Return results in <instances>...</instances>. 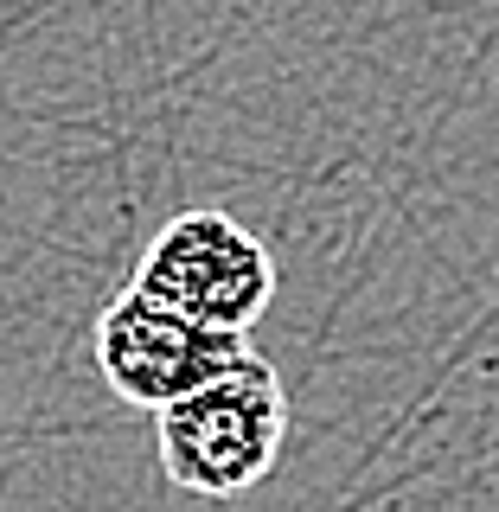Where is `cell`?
I'll return each instance as SVG.
<instances>
[{
  "mask_svg": "<svg viewBox=\"0 0 499 512\" xmlns=\"http://www.w3.org/2000/svg\"><path fill=\"white\" fill-rule=\"evenodd\" d=\"M288 436L282 378L263 359H244L231 378L192 391L186 404L160 410V468L173 487L231 500L276 468V448Z\"/></svg>",
  "mask_w": 499,
  "mask_h": 512,
  "instance_id": "6da1fadb",
  "label": "cell"
},
{
  "mask_svg": "<svg viewBox=\"0 0 499 512\" xmlns=\"http://www.w3.org/2000/svg\"><path fill=\"white\" fill-rule=\"evenodd\" d=\"M135 288L167 301L173 314L199 320V327L250 333L256 314L276 295V263H269L263 237H250L231 212L192 205L148 244V256L135 269Z\"/></svg>",
  "mask_w": 499,
  "mask_h": 512,
  "instance_id": "7a4b0ae2",
  "label": "cell"
},
{
  "mask_svg": "<svg viewBox=\"0 0 499 512\" xmlns=\"http://www.w3.org/2000/svg\"><path fill=\"white\" fill-rule=\"evenodd\" d=\"M244 359H256L244 333L199 327V320L173 314L167 301L141 295V288H122L96 320V372H103V384L122 404H141L154 416L186 404L205 384L231 378Z\"/></svg>",
  "mask_w": 499,
  "mask_h": 512,
  "instance_id": "3957f363",
  "label": "cell"
}]
</instances>
